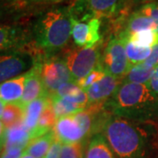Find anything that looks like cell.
<instances>
[{
    "mask_svg": "<svg viewBox=\"0 0 158 158\" xmlns=\"http://www.w3.org/2000/svg\"><path fill=\"white\" fill-rule=\"evenodd\" d=\"M102 131L117 158H148L158 135L153 121H136L115 115L106 118Z\"/></svg>",
    "mask_w": 158,
    "mask_h": 158,
    "instance_id": "6da1fadb",
    "label": "cell"
},
{
    "mask_svg": "<svg viewBox=\"0 0 158 158\" xmlns=\"http://www.w3.org/2000/svg\"><path fill=\"white\" fill-rule=\"evenodd\" d=\"M106 74V73L104 70V69L100 66L98 68L95 69L93 71H91L88 76H86L84 78L77 81L76 83H77V85H78L82 90H85L87 88H89L90 86H91L92 85H94L95 83L98 82L99 80H101L105 77Z\"/></svg>",
    "mask_w": 158,
    "mask_h": 158,
    "instance_id": "484cf974",
    "label": "cell"
},
{
    "mask_svg": "<svg viewBox=\"0 0 158 158\" xmlns=\"http://www.w3.org/2000/svg\"><path fill=\"white\" fill-rule=\"evenodd\" d=\"M26 108L22 107L19 103L6 104L1 120L6 128H9L15 125L24 121Z\"/></svg>",
    "mask_w": 158,
    "mask_h": 158,
    "instance_id": "603a6c76",
    "label": "cell"
},
{
    "mask_svg": "<svg viewBox=\"0 0 158 158\" xmlns=\"http://www.w3.org/2000/svg\"><path fill=\"white\" fill-rule=\"evenodd\" d=\"M49 101H50V98L44 94L38 98L37 99L29 103L27 106L23 122L26 127L29 130L30 134L35 129L41 113L44 111V109Z\"/></svg>",
    "mask_w": 158,
    "mask_h": 158,
    "instance_id": "e0dca14e",
    "label": "cell"
},
{
    "mask_svg": "<svg viewBox=\"0 0 158 158\" xmlns=\"http://www.w3.org/2000/svg\"><path fill=\"white\" fill-rule=\"evenodd\" d=\"M156 24L152 19L146 16L137 9L127 18L124 30L120 33L124 34H132L145 30L156 31Z\"/></svg>",
    "mask_w": 158,
    "mask_h": 158,
    "instance_id": "d6986e66",
    "label": "cell"
},
{
    "mask_svg": "<svg viewBox=\"0 0 158 158\" xmlns=\"http://www.w3.org/2000/svg\"><path fill=\"white\" fill-rule=\"evenodd\" d=\"M101 67L106 73L117 78H123L132 67L127 56L124 40L114 36L109 40L101 58Z\"/></svg>",
    "mask_w": 158,
    "mask_h": 158,
    "instance_id": "5b68a950",
    "label": "cell"
},
{
    "mask_svg": "<svg viewBox=\"0 0 158 158\" xmlns=\"http://www.w3.org/2000/svg\"><path fill=\"white\" fill-rule=\"evenodd\" d=\"M99 43L91 48H76L69 50L63 58L74 82L84 78L101 66Z\"/></svg>",
    "mask_w": 158,
    "mask_h": 158,
    "instance_id": "277c9868",
    "label": "cell"
},
{
    "mask_svg": "<svg viewBox=\"0 0 158 158\" xmlns=\"http://www.w3.org/2000/svg\"><path fill=\"white\" fill-rule=\"evenodd\" d=\"M82 89L79 87L78 85H77L76 82L74 81H70V82H66L62 85H60L56 92L54 93V95L50 97L52 98H65L68 96H72V95H76L79 93L80 91H82Z\"/></svg>",
    "mask_w": 158,
    "mask_h": 158,
    "instance_id": "83f0119b",
    "label": "cell"
},
{
    "mask_svg": "<svg viewBox=\"0 0 158 158\" xmlns=\"http://www.w3.org/2000/svg\"><path fill=\"white\" fill-rule=\"evenodd\" d=\"M54 131L57 140L63 144L83 143L87 136L72 115L57 118Z\"/></svg>",
    "mask_w": 158,
    "mask_h": 158,
    "instance_id": "30bf717a",
    "label": "cell"
},
{
    "mask_svg": "<svg viewBox=\"0 0 158 158\" xmlns=\"http://www.w3.org/2000/svg\"><path fill=\"white\" fill-rule=\"evenodd\" d=\"M31 141V135L29 130L26 127L24 122L6 128V142L5 147L6 148H21L26 149Z\"/></svg>",
    "mask_w": 158,
    "mask_h": 158,
    "instance_id": "2e32d148",
    "label": "cell"
},
{
    "mask_svg": "<svg viewBox=\"0 0 158 158\" xmlns=\"http://www.w3.org/2000/svg\"><path fill=\"white\" fill-rule=\"evenodd\" d=\"M153 67H148L143 62L132 66L122 78V82L147 85L154 72Z\"/></svg>",
    "mask_w": 158,
    "mask_h": 158,
    "instance_id": "44dd1931",
    "label": "cell"
},
{
    "mask_svg": "<svg viewBox=\"0 0 158 158\" xmlns=\"http://www.w3.org/2000/svg\"><path fill=\"white\" fill-rule=\"evenodd\" d=\"M126 0H77L82 8L85 19L90 20L98 18H112L124 6Z\"/></svg>",
    "mask_w": 158,
    "mask_h": 158,
    "instance_id": "9c48e42d",
    "label": "cell"
},
{
    "mask_svg": "<svg viewBox=\"0 0 158 158\" xmlns=\"http://www.w3.org/2000/svg\"><path fill=\"white\" fill-rule=\"evenodd\" d=\"M118 36L143 48H152L153 46L158 43V34L155 30H145L132 34L119 33Z\"/></svg>",
    "mask_w": 158,
    "mask_h": 158,
    "instance_id": "7402d4cb",
    "label": "cell"
},
{
    "mask_svg": "<svg viewBox=\"0 0 158 158\" xmlns=\"http://www.w3.org/2000/svg\"><path fill=\"white\" fill-rule=\"evenodd\" d=\"M121 39L124 40L127 56V59L129 61L131 66L144 62L148 59V57L150 56L151 48L140 47V46H137L130 42L127 40H124L123 38H121Z\"/></svg>",
    "mask_w": 158,
    "mask_h": 158,
    "instance_id": "cb8c5ba5",
    "label": "cell"
},
{
    "mask_svg": "<svg viewBox=\"0 0 158 158\" xmlns=\"http://www.w3.org/2000/svg\"><path fill=\"white\" fill-rule=\"evenodd\" d=\"M103 108L120 118L154 121L158 118V97L146 85L122 82Z\"/></svg>",
    "mask_w": 158,
    "mask_h": 158,
    "instance_id": "7a4b0ae2",
    "label": "cell"
},
{
    "mask_svg": "<svg viewBox=\"0 0 158 158\" xmlns=\"http://www.w3.org/2000/svg\"><path fill=\"white\" fill-rule=\"evenodd\" d=\"M27 38L28 35L21 27L0 24V53L21 47Z\"/></svg>",
    "mask_w": 158,
    "mask_h": 158,
    "instance_id": "4fadbf2b",
    "label": "cell"
},
{
    "mask_svg": "<svg viewBox=\"0 0 158 158\" xmlns=\"http://www.w3.org/2000/svg\"><path fill=\"white\" fill-rule=\"evenodd\" d=\"M56 138L55 131L51 130L45 135L38 136L29 141L24 153L34 158H45Z\"/></svg>",
    "mask_w": 158,
    "mask_h": 158,
    "instance_id": "ac0fdd59",
    "label": "cell"
},
{
    "mask_svg": "<svg viewBox=\"0 0 158 158\" xmlns=\"http://www.w3.org/2000/svg\"><path fill=\"white\" fill-rule=\"evenodd\" d=\"M133 1H135V3H145V4H147V3H150V2H155V1H158V0H133Z\"/></svg>",
    "mask_w": 158,
    "mask_h": 158,
    "instance_id": "8d00e7d4",
    "label": "cell"
},
{
    "mask_svg": "<svg viewBox=\"0 0 158 158\" xmlns=\"http://www.w3.org/2000/svg\"><path fill=\"white\" fill-rule=\"evenodd\" d=\"M138 10L146 16L152 19L156 27V32L158 34V1L144 4L140 8H138Z\"/></svg>",
    "mask_w": 158,
    "mask_h": 158,
    "instance_id": "f1b7e54d",
    "label": "cell"
},
{
    "mask_svg": "<svg viewBox=\"0 0 158 158\" xmlns=\"http://www.w3.org/2000/svg\"><path fill=\"white\" fill-rule=\"evenodd\" d=\"M121 83L122 80L106 74L101 80L85 90L89 98L90 105L105 104L115 93Z\"/></svg>",
    "mask_w": 158,
    "mask_h": 158,
    "instance_id": "8fae6325",
    "label": "cell"
},
{
    "mask_svg": "<svg viewBox=\"0 0 158 158\" xmlns=\"http://www.w3.org/2000/svg\"><path fill=\"white\" fill-rule=\"evenodd\" d=\"M155 95L158 97V65L154 69L152 77L146 85Z\"/></svg>",
    "mask_w": 158,
    "mask_h": 158,
    "instance_id": "d6a6232c",
    "label": "cell"
},
{
    "mask_svg": "<svg viewBox=\"0 0 158 158\" xmlns=\"http://www.w3.org/2000/svg\"><path fill=\"white\" fill-rule=\"evenodd\" d=\"M72 22L69 7L54 6L42 11L34 21L32 35L40 49L54 56L68 45Z\"/></svg>",
    "mask_w": 158,
    "mask_h": 158,
    "instance_id": "3957f363",
    "label": "cell"
},
{
    "mask_svg": "<svg viewBox=\"0 0 158 158\" xmlns=\"http://www.w3.org/2000/svg\"><path fill=\"white\" fill-rule=\"evenodd\" d=\"M27 77V72L1 84L0 98L6 104L19 103L24 93Z\"/></svg>",
    "mask_w": 158,
    "mask_h": 158,
    "instance_id": "5bb4252c",
    "label": "cell"
},
{
    "mask_svg": "<svg viewBox=\"0 0 158 158\" xmlns=\"http://www.w3.org/2000/svg\"><path fill=\"white\" fill-rule=\"evenodd\" d=\"M51 101H52V106L54 109V112L56 113L57 118L65 116H70L78 112L84 111L64 98H52Z\"/></svg>",
    "mask_w": 158,
    "mask_h": 158,
    "instance_id": "d4e9b609",
    "label": "cell"
},
{
    "mask_svg": "<svg viewBox=\"0 0 158 158\" xmlns=\"http://www.w3.org/2000/svg\"><path fill=\"white\" fill-rule=\"evenodd\" d=\"M25 152L21 148H6L3 149L0 158H20Z\"/></svg>",
    "mask_w": 158,
    "mask_h": 158,
    "instance_id": "f546056e",
    "label": "cell"
},
{
    "mask_svg": "<svg viewBox=\"0 0 158 158\" xmlns=\"http://www.w3.org/2000/svg\"><path fill=\"white\" fill-rule=\"evenodd\" d=\"M20 158H34L33 156H29V155H27V154H23V156H21Z\"/></svg>",
    "mask_w": 158,
    "mask_h": 158,
    "instance_id": "74e56055",
    "label": "cell"
},
{
    "mask_svg": "<svg viewBox=\"0 0 158 158\" xmlns=\"http://www.w3.org/2000/svg\"><path fill=\"white\" fill-rule=\"evenodd\" d=\"M62 146V142L58 141L57 138H56V140L53 142L45 158H61Z\"/></svg>",
    "mask_w": 158,
    "mask_h": 158,
    "instance_id": "4dcf8cb0",
    "label": "cell"
},
{
    "mask_svg": "<svg viewBox=\"0 0 158 158\" xmlns=\"http://www.w3.org/2000/svg\"><path fill=\"white\" fill-rule=\"evenodd\" d=\"M145 65L148 67H153L155 68L158 65V43L153 46L151 48V53L150 56L148 57V59L143 62Z\"/></svg>",
    "mask_w": 158,
    "mask_h": 158,
    "instance_id": "1f68e13d",
    "label": "cell"
},
{
    "mask_svg": "<svg viewBox=\"0 0 158 158\" xmlns=\"http://www.w3.org/2000/svg\"><path fill=\"white\" fill-rule=\"evenodd\" d=\"M6 102H4L1 98H0V118H1L2 115H3V113H4V110H5V108H6Z\"/></svg>",
    "mask_w": 158,
    "mask_h": 158,
    "instance_id": "d590c367",
    "label": "cell"
},
{
    "mask_svg": "<svg viewBox=\"0 0 158 158\" xmlns=\"http://www.w3.org/2000/svg\"><path fill=\"white\" fill-rule=\"evenodd\" d=\"M84 158H117L105 135L98 133L90 136L85 148Z\"/></svg>",
    "mask_w": 158,
    "mask_h": 158,
    "instance_id": "9a60e30c",
    "label": "cell"
},
{
    "mask_svg": "<svg viewBox=\"0 0 158 158\" xmlns=\"http://www.w3.org/2000/svg\"><path fill=\"white\" fill-rule=\"evenodd\" d=\"M6 127L2 122V120L0 119V147L3 149H4L5 142H6Z\"/></svg>",
    "mask_w": 158,
    "mask_h": 158,
    "instance_id": "e575fe53",
    "label": "cell"
},
{
    "mask_svg": "<svg viewBox=\"0 0 158 158\" xmlns=\"http://www.w3.org/2000/svg\"><path fill=\"white\" fill-rule=\"evenodd\" d=\"M34 65V59L27 54L11 52L0 55V85L22 75Z\"/></svg>",
    "mask_w": 158,
    "mask_h": 158,
    "instance_id": "52a82bcc",
    "label": "cell"
},
{
    "mask_svg": "<svg viewBox=\"0 0 158 158\" xmlns=\"http://www.w3.org/2000/svg\"><path fill=\"white\" fill-rule=\"evenodd\" d=\"M26 2L32 4H40V5H56L67 0H24Z\"/></svg>",
    "mask_w": 158,
    "mask_h": 158,
    "instance_id": "836d02e7",
    "label": "cell"
},
{
    "mask_svg": "<svg viewBox=\"0 0 158 158\" xmlns=\"http://www.w3.org/2000/svg\"><path fill=\"white\" fill-rule=\"evenodd\" d=\"M41 62H36L27 71L23 96L19 104L26 108L29 103L46 94L41 79Z\"/></svg>",
    "mask_w": 158,
    "mask_h": 158,
    "instance_id": "7c38bea8",
    "label": "cell"
},
{
    "mask_svg": "<svg viewBox=\"0 0 158 158\" xmlns=\"http://www.w3.org/2000/svg\"><path fill=\"white\" fill-rule=\"evenodd\" d=\"M71 36L75 44L79 48H91L101 40L99 19L94 18L87 21H79L71 18Z\"/></svg>",
    "mask_w": 158,
    "mask_h": 158,
    "instance_id": "ba28073f",
    "label": "cell"
},
{
    "mask_svg": "<svg viewBox=\"0 0 158 158\" xmlns=\"http://www.w3.org/2000/svg\"><path fill=\"white\" fill-rule=\"evenodd\" d=\"M41 79L46 95L52 97L57 88L66 82L73 81L64 59L49 56L41 62Z\"/></svg>",
    "mask_w": 158,
    "mask_h": 158,
    "instance_id": "8992f818",
    "label": "cell"
},
{
    "mask_svg": "<svg viewBox=\"0 0 158 158\" xmlns=\"http://www.w3.org/2000/svg\"><path fill=\"white\" fill-rule=\"evenodd\" d=\"M85 148L83 143L63 144L62 146L61 158H84Z\"/></svg>",
    "mask_w": 158,
    "mask_h": 158,
    "instance_id": "4316f807",
    "label": "cell"
},
{
    "mask_svg": "<svg viewBox=\"0 0 158 158\" xmlns=\"http://www.w3.org/2000/svg\"><path fill=\"white\" fill-rule=\"evenodd\" d=\"M57 118L56 116V113L54 112V109L52 106V101L48 102L47 106L42 112L40 117L39 118V121L37 123V126L35 129L30 134L31 135V140L38 136L43 135L49 131L54 129L55 125L56 123Z\"/></svg>",
    "mask_w": 158,
    "mask_h": 158,
    "instance_id": "ffe728a7",
    "label": "cell"
},
{
    "mask_svg": "<svg viewBox=\"0 0 158 158\" xmlns=\"http://www.w3.org/2000/svg\"><path fill=\"white\" fill-rule=\"evenodd\" d=\"M2 152H3V148L0 147V156H1V154H2Z\"/></svg>",
    "mask_w": 158,
    "mask_h": 158,
    "instance_id": "f35d334b",
    "label": "cell"
}]
</instances>
